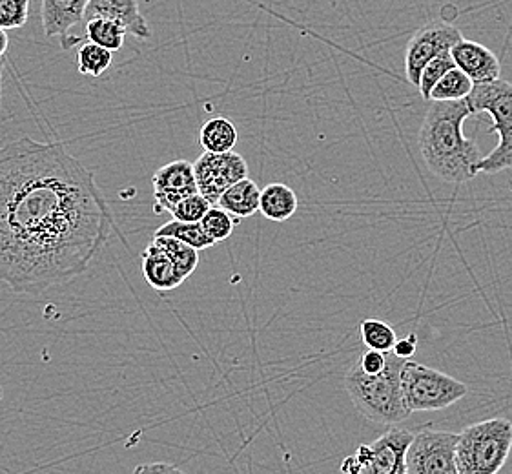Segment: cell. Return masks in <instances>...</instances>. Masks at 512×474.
<instances>
[{
	"label": "cell",
	"instance_id": "obj_8",
	"mask_svg": "<svg viewBox=\"0 0 512 474\" xmlns=\"http://www.w3.org/2000/svg\"><path fill=\"white\" fill-rule=\"evenodd\" d=\"M463 39L461 31L445 21H431L423 24L410 37L405 50V73L407 81L418 88L421 70L443 53H451L452 48Z\"/></svg>",
	"mask_w": 512,
	"mask_h": 474
},
{
	"label": "cell",
	"instance_id": "obj_34",
	"mask_svg": "<svg viewBox=\"0 0 512 474\" xmlns=\"http://www.w3.org/2000/svg\"><path fill=\"white\" fill-rule=\"evenodd\" d=\"M4 66H6V59L2 57L0 59V108H2V72H4Z\"/></svg>",
	"mask_w": 512,
	"mask_h": 474
},
{
	"label": "cell",
	"instance_id": "obj_30",
	"mask_svg": "<svg viewBox=\"0 0 512 474\" xmlns=\"http://www.w3.org/2000/svg\"><path fill=\"white\" fill-rule=\"evenodd\" d=\"M132 474H186L177 465L166 464V462H154V464L137 465Z\"/></svg>",
	"mask_w": 512,
	"mask_h": 474
},
{
	"label": "cell",
	"instance_id": "obj_14",
	"mask_svg": "<svg viewBox=\"0 0 512 474\" xmlns=\"http://www.w3.org/2000/svg\"><path fill=\"white\" fill-rule=\"evenodd\" d=\"M92 19L115 22L137 39L152 37L148 22L139 8V0H90L84 11V22Z\"/></svg>",
	"mask_w": 512,
	"mask_h": 474
},
{
	"label": "cell",
	"instance_id": "obj_31",
	"mask_svg": "<svg viewBox=\"0 0 512 474\" xmlns=\"http://www.w3.org/2000/svg\"><path fill=\"white\" fill-rule=\"evenodd\" d=\"M416 334H410L409 338H403L394 343L392 347V354H396L401 360H410L414 354H416Z\"/></svg>",
	"mask_w": 512,
	"mask_h": 474
},
{
	"label": "cell",
	"instance_id": "obj_1",
	"mask_svg": "<svg viewBox=\"0 0 512 474\" xmlns=\"http://www.w3.org/2000/svg\"><path fill=\"white\" fill-rule=\"evenodd\" d=\"M112 208L61 143L22 137L0 148V281L42 294L84 274L103 250Z\"/></svg>",
	"mask_w": 512,
	"mask_h": 474
},
{
	"label": "cell",
	"instance_id": "obj_26",
	"mask_svg": "<svg viewBox=\"0 0 512 474\" xmlns=\"http://www.w3.org/2000/svg\"><path fill=\"white\" fill-rule=\"evenodd\" d=\"M452 68H456V64L452 61L451 53H443L440 57L432 59L423 70H421L420 83H418V92L425 101H429L431 90L440 81L441 77L447 72H451Z\"/></svg>",
	"mask_w": 512,
	"mask_h": 474
},
{
	"label": "cell",
	"instance_id": "obj_24",
	"mask_svg": "<svg viewBox=\"0 0 512 474\" xmlns=\"http://www.w3.org/2000/svg\"><path fill=\"white\" fill-rule=\"evenodd\" d=\"M113 64V53L93 42L82 44L77 53L79 73L86 77H101Z\"/></svg>",
	"mask_w": 512,
	"mask_h": 474
},
{
	"label": "cell",
	"instance_id": "obj_6",
	"mask_svg": "<svg viewBox=\"0 0 512 474\" xmlns=\"http://www.w3.org/2000/svg\"><path fill=\"white\" fill-rule=\"evenodd\" d=\"M401 392L409 413L443 411L469 394V387L445 372L407 360L401 369Z\"/></svg>",
	"mask_w": 512,
	"mask_h": 474
},
{
	"label": "cell",
	"instance_id": "obj_2",
	"mask_svg": "<svg viewBox=\"0 0 512 474\" xmlns=\"http://www.w3.org/2000/svg\"><path fill=\"white\" fill-rule=\"evenodd\" d=\"M469 117L472 112L467 99L431 101L418 134L421 157L432 176L451 185L472 181L478 176L476 166L482 161L476 141L463 135V123Z\"/></svg>",
	"mask_w": 512,
	"mask_h": 474
},
{
	"label": "cell",
	"instance_id": "obj_35",
	"mask_svg": "<svg viewBox=\"0 0 512 474\" xmlns=\"http://www.w3.org/2000/svg\"><path fill=\"white\" fill-rule=\"evenodd\" d=\"M2 398H4V389H2V385H0V403H2Z\"/></svg>",
	"mask_w": 512,
	"mask_h": 474
},
{
	"label": "cell",
	"instance_id": "obj_25",
	"mask_svg": "<svg viewBox=\"0 0 512 474\" xmlns=\"http://www.w3.org/2000/svg\"><path fill=\"white\" fill-rule=\"evenodd\" d=\"M236 223H239L237 219L230 216L228 212H225L221 207H210V210L206 212L203 219L199 221V225L203 228L206 236L210 237L214 243H221L226 241L228 237L234 234V228Z\"/></svg>",
	"mask_w": 512,
	"mask_h": 474
},
{
	"label": "cell",
	"instance_id": "obj_29",
	"mask_svg": "<svg viewBox=\"0 0 512 474\" xmlns=\"http://www.w3.org/2000/svg\"><path fill=\"white\" fill-rule=\"evenodd\" d=\"M387 354L389 352L370 351V349H367V351L359 356L356 365H358L361 371L367 372V374H378L387 365Z\"/></svg>",
	"mask_w": 512,
	"mask_h": 474
},
{
	"label": "cell",
	"instance_id": "obj_27",
	"mask_svg": "<svg viewBox=\"0 0 512 474\" xmlns=\"http://www.w3.org/2000/svg\"><path fill=\"white\" fill-rule=\"evenodd\" d=\"M31 0H0V28L19 30L30 19Z\"/></svg>",
	"mask_w": 512,
	"mask_h": 474
},
{
	"label": "cell",
	"instance_id": "obj_17",
	"mask_svg": "<svg viewBox=\"0 0 512 474\" xmlns=\"http://www.w3.org/2000/svg\"><path fill=\"white\" fill-rule=\"evenodd\" d=\"M299 208L297 194L285 183H270L261 188L259 212L274 223H285Z\"/></svg>",
	"mask_w": 512,
	"mask_h": 474
},
{
	"label": "cell",
	"instance_id": "obj_9",
	"mask_svg": "<svg viewBox=\"0 0 512 474\" xmlns=\"http://www.w3.org/2000/svg\"><path fill=\"white\" fill-rule=\"evenodd\" d=\"M194 174L199 194L210 205H217L226 188L248 177V165L245 157L236 154L234 150L225 154L205 152L195 161Z\"/></svg>",
	"mask_w": 512,
	"mask_h": 474
},
{
	"label": "cell",
	"instance_id": "obj_10",
	"mask_svg": "<svg viewBox=\"0 0 512 474\" xmlns=\"http://www.w3.org/2000/svg\"><path fill=\"white\" fill-rule=\"evenodd\" d=\"M414 433L400 427H390L372 444L359 445L356 460L361 474H407L405 456Z\"/></svg>",
	"mask_w": 512,
	"mask_h": 474
},
{
	"label": "cell",
	"instance_id": "obj_21",
	"mask_svg": "<svg viewBox=\"0 0 512 474\" xmlns=\"http://www.w3.org/2000/svg\"><path fill=\"white\" fill-rule=\"evenodd\" d=\"M154 236L175 237L186 245L194 247L195 250H206V248L216 245L210 237L206 236L199 223H185V221H177V219H172V221L164 223L163 227L157 228Z\"/></svg>",
	"mask_w": 512,
	"mask_h": 474
},
{
	"label": "cell",
	"instance_id": "obj_22",
	"mask_svg": "<svg viewBox=\"0 0 512 474\" xmlns=\"http://www.w3.org/2000/svg\"><path fill=\"white\" fill-rule=\"evenodd\" d=\"M84 37L88 39V42H93V44L115 53L123 48L126 31L115 22L106 21V19H92V21H86Z\"/></svg>",
	"mask_w": 512,
	"mask_h": 474
},
{
	"label": "cell",
	"instance_id": "obj_15",
	"mask_svg": "<svg viewBox=\"0 0 512 474\" xmlns=\"http://www.w3.org/2000/svg\"><path fill=\"white\" fill-rule=\"evenodd\" d=\"M141 259H143L141 268H143L144 279L152 289L157 292H170L177 289L179 285H183V281L177 276L170 254L155 239H152V243L144 248Z\"/></svg>",
	"mask_w": 512,
	"mask_h": 474
},
{
	"label": "cell",
	"instance_id": "obj_18",
	"mask_svg": "<svg viewBox=\"0 0 512 474\" xmlns=\"http://www.w3.org/2000/svg\"><path fill=\"white\" fill-rule=\"evenodd\" d=\"M199 145L212 154L232 152L237 145L236 124L226 117H212L199 130Z\"/></svg>",
	"mask_w": 512,
	"mask_h": 474
},
{
	"label": "cell",
	"instance_id": "obj_3",
	"mask_svg": "<svg viewBox=\"0 0 512 474\" xmlns=\"http://www.w3.org/2000/svg\"><path fill=\"white\" fill-rule=\"evenodd\" d=\"M405 361L387 354V365L378 374H367L354 363L345 376V389L359 414L379 425H396L410 413L401 392V369Z\"/></svg>",
	"mask_w": 512,
	"mask_h": 474
},
{
	"label": "cell",
	"instance_id": "obj_23",
	"mask_svg": "<svg viewBox=\"0 0 512 474\" xmlns=\"http://www.w3.org/2000/svg\"><path fill=\"white\" fill-rule=\"evenodd\" d=\"M359 336L365 349L370 351L390 352L394 343L398 341L396 330L392 329L389 323L374 318L359 323Z\"/></svg>",
	"mask_w": 512,
	"mask_h": 474
},
{
	"label": "cell",
	"instance_id": "obj_28",
	"mask_svg": "<svg viewBox=\"0 0 512 474\" xmlns=\"http://www.w3.org/2000/svg\"><path fill=\"white\" fill-rule=\"evenodd\" d=\"M210 207H214V205H210L205 197L197 192L194 196L186 197L181 203H177L170 214H172L177 221L199 223L206 212L210 210Z\"/></svg>",
	"mask_w": 512,
	"mask_h": 474
},
{
	"label": "cell",
	"instance_id": "obj_33",
	"mask_svg": "<svg viewBox=\"0 0 512 474\" xmlns=\"http://www.w3.org/2000/svg\"><path fill=\"white\" fill-rule=\"evenodd\" d=\"M8 48H10V37H8L6 30L0 28V59L6 55Z\"/></svg>",
	"mask_w": 512,
	"mask_h": 474
},
{
	"label": "cell",
	"instance_id": "obj_13",
	"mask_svg": "<svg viewBox=\"0 0 512 474\" xmlns=\"http://www.w3.org/2000/svg\"><path fill=\"white\" fill-rule=\"evenodd\" d=\"M456 68L465 73L472 83H492L502 79V62L498 55L480 42L461 39L451 50Z\"/></svg>",
	"mask_w": 512,
	"mask_h": 474
},
{
	"label": "cell",
	"instance_id": "obj_12",
	"mask_svg": "<svg viewBox=\"0 0 512 474\" xmlns=\"http://www.w3.org/2000/svg\"><path fill=\"white\" fill-rule=\"evenodd\" d=\"M90 0H42L41 22L48 39L59 37L62 50H70L82 42V35L73 30L84 22V11Z\"/></svg>",
	"mask_w": 512,
	"mask_h": 474
},
{
	"label": "cell",
	"instance_id": "obj_16",
	"mask_svg": "<svg viewBox=\"0 0 512 474\" xmlns=\"http://www.w3.org/2000/svg\"><path fill=\"white\" fill-rule=\"evenodd\" d=\"M259 196L261 188L257 186L256 181L245 177L237 181L236 185L226 188L223 196L217 201V207L223 208L234 219L241 221L259 212Z\"/></svg>",
	"mask_w": 512,
	"mask_h": 474
},
{
	"label": "cell",
	"instance_id": "obj_19",
	"mask_svg": "<svg viewBox=\"0 0 512 474\" xmlns=\"http://www.w3.org/2000/svg\"><path fill=\"white\" fill-rule=\"evenodd\" d=\"M155 241L170 254V258L174 261L177 276L185 283L195 272V268L199 265V250L186 245L183 241L175 239V237L159 236L155 237Z\"/></svg>",
	"mask_w": 512,
	"mask_h": 474
},
{
	"label": "cell",
	"instance_id": "obj_11",
	"mask_svg": "<svg viewBox=\"0 0 512 474\" xmlns=\"http://www.w3.org/2000/svg\"><path fill=\"white\" fill-rule=\"evenodd\" d=\"M152 186L157 212H172L177 203L199 192L195 183L194 163L177 159L161 166L152 177Z\"/></svg>",
	"mask_w": 512,
	"mask_h": 474
},
{
	"label": "cell",
	"instance_id": "obj_32",
	"mask_svg": "<svg viewBox=\"0 0 512 474\" xmlns=\"http://www.w3.org/2000/svg\"><path fill=\"white\" fill-rule=\"evenodd\" d=\"M341 473L343 474H361V467H359L356 456H347L343 462H341Z\"/></svg>",
	"mask_w": 512,
	"mask_h": 474
},
{
	"label": "cell",
	"instance_id": "obj_4",
	"mask_svg": "<svg viewBox=\"0 0 512 474\" xmlns=\"http://www.w3.org/2000/svg\"><path fill=\"white\" fill-rule=\"evenodd\" d=\"M512 451V422L491 418L472 423L458 433V474H498Z\"/></svg>",
	"mask_w": 512,
	"mask_h": 474
},
{
	"label": "cell",
	"instance_id": "obj_5",
	"mask_svg": "<svg viewBox=\"0 0 512 474\" xmlns=\"http://www.w3.org/2000/svg\"><path fill=\"white\" fill-rule=\"evenodd\" d=\"M467 104L472 115L489 114L496 134L500 135V143L491 154L483 155L482 161L476 166L480 174H500L512 168V83L509 81H492L472 86L467 95Z\"/></svg>",
	"mask_w": 512,
	"mask_h": 474
},
{
	"label": "cell",
	"instance_id": "obj_20",
	"mask_svg": "<svg viewBox=\"0 0 512 474\" xmlns=\"http://www.w3.org/2000/svg\"><path fill=\"white\" fill-rule=\"evenodd\" d=\"M471 79L465 73L452 68L451 72L445 73L436 86L432 88L429 101L436 103H447V101H461L467 99V95L472 92Z\"/></svg>",
	"mask_w": 512,
	"mask_h": 474
},
{
	"label": "cell",
	"instance_id": "obj_7",
	"mask_svg": "<svg viewBox=\"0 0 512 474\" xmlns=\"http://www.w3.org/2000/svg\"><path fill=\"white\" fill-rule=\"evenodd\" d=\"M458 434L421 429L412 436L405 467L407 474H458L456 467Z\"/></svg>",
	"mask_w": 512,
	"mask_h": 474
}]
</instances>
